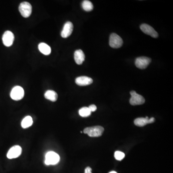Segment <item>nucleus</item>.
Instances as JSON below:
<instances>
[{"label":"nucleus","instance_id":"obj_1","mask_svg":"<svg viewBox=\"0 0 173 173\" xmlns=\"http://www.w3.org/2000/svg\"><path fill=\"white\" fill-rule=\"evenodd\" d=\"M104 131V128L101 126H97L85 128L83 130V132L88 135L89 137H99L102 135Z\"/></svg>","mask_w":173,"mask_h":173},{"label":"nucleus","instance_id":"obj_2","mask_svg":"<svg viewBox=\"0 0 173 173\" xmlns=\"http://www.w3.org/2000/svg\"><path fill=\"white\" fill-rule=\"evenodd\" d=\"M60 156L57 153L54 151H49L46 154L45 163L46 165H54L58 163Z\"/></svg>","mask_w":173,"mask_h":173},{"label":"nucleus","instance_id":"obj_3","mask_svg":"<svg viewBox=\"0 0 173 173\" xmlns=\"http://www.w3.org/2000/svg\"><path fill=\"white\" fill-rule=\"evenodd\" d=\"M32 6L30 3L27 2H22L19 6V11L24 18H29L32 13Z\"/></svg>","mask_w":173,"mask_h":173},{"label":"nucleus","instance_id":"obj_4","mask_svg":"<svg viewBox=\"0 0 173 173\" xmlns=\"http://www.w3.org/2000/svg\"><path fill=\"white\" fill-rule=\"evenodd\" d=\"M123 41L119 35L112 33L110 37L109 45L112 48H119L122 46Z\"/></svg>","mask_w":173,"mask_h":173},{"label":"nucleus","instance_id":"obj_5","mask_svg":"<svg viewBox=\"0 0 173 173\" xmlns=\"http://www.w3.org/2000/svg\"><path fill=\"white\" fill-rule=\"evenodd\" d=\"M24 90L20 86L14 87L11 91L10 96L14 100H19L24 96Z\"/></svg>","mask_w":173,"mask_h":173},{"label":"nucleus","instance_id":"obj_6","mask_svg":"<svg viewBox=\"0 0 173 173\" xmlns=\"http://www.w3.org/2000/svg\"><path fill=\"white\" fill-rule=\"evenodd\" d=\"M131 97L129 100V103L132 105H138L144 104L145 99L141 95L137 93L136 92L132 91L130 92Z\"/></svg>","mask_w":173,"mask_h":173},{"label":"nucleus","instance_id":"obj_7","mask_svg":"<svg viewBox=\"0 0 173 173\" xmlns=\"http://www.w3.org/2000/svg\"><path fill=\"white\" fill-rule=\"evenodd\" d=\"M151 59L147 57L142 56L137 58L135 61V65L138 69H146L151 62Z\"/></svg>","mask_w":173,"mask_h":173},{"label":"nucleus","instance_id":"obj_8","mask_svg":"<svg viewBox=\"0 0 173 173\" xmlns=\"http://www.w3.org/2000/svg\"><path fill=\"white\" fill-rule=\"evenodd\" d=\"M22 151V148L20 146H14L10 148L7 154V157L10 159L16 158L21 155Z\"/></svg>","mask_w":173,"mask_h":173},{"label":"nucleus","instance_id":"obj_9","mask_svg":"<svg viewBox=\"0 0 173 173\" xmlns=\"http://www.w3.org/2000/svg\"><path fill=\"white\" fill-rule=\"evenodd\" d=\"M2 42L6 46L10 47L13 44L14 36L11 31H6L2 36Z\"/></svg>","mask_w":173,"mask_h":173},{"label":"nucleus","instance_id":"obj_10","mask_svg":"<svg viewBox=\"0 0 173 173\" xmlns=\"http://www.w3.org/2000/svg\"><path fill=\"white\" fill-rule=\"evenodd\" d=\"M140 28L142 32H144L146 34L151 36L154 38H157L158 37L157 32L149 25L143 24L140 26Z\"/></svg>","mask_w":173,"mask_h":173},{"label":"nucleus","instance_id":"obj_11","mask_svg":"<svg viewBox=\"0 0 173 173\" xmlns=\"http://www.w3.org/2000/svg\"><path fill=\"white\" fill-rule=\"evenodd\" d=\"M73 30V25L70 21H67L64 25L63 30L61 32V36L63 38H67L71 35Z\"/></svg>","mask_w":173,"mask_h":173},{"label":"nucleus","instance_id":"obj_12","mask_svg":"<svg viewBox=\"0 0 173 173\" xmlns=\"http://www.w3.org/2000/svg\"><path fill=\"white\" fill-rule=\"evenodd\" d=\"M155 121V118L153 117H151V118H149V117H140V118H138L135 119L134 121L135 125L138 127H144L147 124H151L154 122Z\"/></svg>","mask_w":173,"mask_h":173},{"label":"nucleus","instance_id":"obj_13","mask_svg":"<svg viewBox=\"0 0 173 173\" xmlns=\"http://www.w3.org/2000/svg\"><path fill=\"white\" fill-rule=\"evenodd\" d=\"M75 82L78 86H85L92 84L93 82V80L91 77L86 76H81L77 77L76 79Z\"/></svg>","mask_w":173,"mask_h":173},{"label":"nucleus","instance_id":"obj_14","mask_svg":"<svg viewBox=\"0 0 173 173\" xmlns=\"http://www.w3.org/2000/svg\"><path fill=\"white\" fill-rule=\"evenodd\" d=\"M85 55L81 50H77L74 53V59L77 65H81L85 60Z\"/></svg>","mask_w":173,"mask_h":173},{"label":"nucleus","instance_id":"obj_15","mask_svg":"<svg viewBox=\"0 0 173 173\" xmlns=\"http://www.w3.org/2000/svg\"><path fill=\"white\" fill-rule=\"evenodd\" d=\"M44 97L46 99L51 101L55 102L58 99V95L57 93L52 90H49L46 92L44 94Z\"/></svg>","mask_w":173,"mask_h":173},{"label":"nucleus","instance_id":"obj_16","mask_svg":"<svg viewBox=\"0 0 173 173\" xmlns=\"http://www.w3.org/2000/svg\"><path fill=\"white\" fill-rule=\"evenodd\" d=\"M39 50L44 55H49L51 53V47L48 44L45 43H41L39 44Z\"/></svg>","mask_w":173,"mask_h":173},{"label":"nucleus","instance_id":"obj_17","mask_svg":"<svg viewBox=\"0 0 173 173\" xmlns=\"http://www.w3.org/2000/svg\"><path fill=\"white\" fill-rule=\"evenodd\" d=\"M33 124V119L30 116H27L25 117L21 122V126L23 128H27Z\"/></svg>","mask_w":173,"mask_h":173},{"label":"nucleus","instance_id":"obj_18","mask_svg":"<svg viewBox=\"0 0 173 173\" xmlns=\"http://www.w3.org/2000/svg\"><path fill=\"white\" fill-rule=\"evenodd\" d=\"M82 7L83 9L87 12L92 11L93 9V5L91 2L85 0L82 3Z\"/></svg>","mask_w":173,"mask_h":173},{"label":"nucleus","instance_id":"obj_19","mask_svg":"<svg viewBox=\"0 0 173 173\" xmlns=\"http://www.w3.org/2000/svg\"><path fill=\"white\" fill-rule=\"evenodd\" d=\"M79 114L80 116L83 117H87L91 115L92 112L89 110L88 107H84L81 108L79 111Z\"/></svg>","mask_w":173,"mask_h":173},{"label":"nucleus","instance_id":"obj_20","mask_svg":"<svg viewBox=\"0 0 173 173\" xmlns=\"http://www.w3.org/2000/svg\"><path fill=\"white\" fill-rule=\"evenodd\" d=\"M125 155L124 153L120 151H116L115 153V157L116 159L118 161H121L125 157Z\"/></svg>","mask_w":173,"mask_h":173},{"label":"nucleus","instance_id":"obj_21","mask_svg":"<svg viewBox=\"0 0 173 173\" xmlns=\"http://www.w3.org/2000/svg\"><path fill=\"white\" fill-rule=\"evenodd\" d=\"M88 108H89V110H91L92 112L96 111V110H97V107H96V105L94 104H92L91 105H89Z\"/></svg>","mask_w":173,"mask_h":173},{"label":"nucleus","instance_id":"obj_22","mask_svg":"<svg viewBox=\"0 0 173 173\" xmlns=\"http://www.w3.org/2000/svg\"><path fill=\"white\" fill-rule=\"evenodd\" d=\"M92 169L90 167H86L85 170V173H92Z\"/></svg>","mask_w":173,"mask_h":173},{"label":"nucleus","instance_id":"obj_23","mask_svg":"<svg viewBox=\"0 0 173 173\" xmlns=\"http://www.w3.org/2000/svg\"><path fill=\"white\" fill-rule=\"evenodd\" d=\"M109 173H117V172H116V171H111V172H110Z\"/></svg>","mask_w":173,"mask_h":173}]
</instances>
